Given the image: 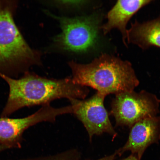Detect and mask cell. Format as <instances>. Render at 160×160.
<instances>
[{
  "label": "cell",
  "mask_w": 160,
  "mask_h": 160,
  "mask_svg": "<svg viewBox=\"0 0 160 160\" xmlns=\"http://www.w3.org/2000/svg\"><path fill=\"white\" fill-rule=\"evenodd\" d=\"M0 77L7 82L9 90L1 118H7L23 108L49 104L58 99H84L89 92L71 78L49 79L28 74L14 79L1 73Z\"/></svg>",
  "instance_id": "1"
},
{
  "label": "cell",
  "mask_w": 160,
  "mask_h": 160,
  "mask_svg": "<svg viewBox=\"0 0 160 160\" xmlns=\"http://www.w3.org/2000/svg\"><path fill=\"white\" fill-rule=\"evenodd\" d=\"M69 64L75 82L93 88L105 97L133 91L139 84L131 63L112 56L102 55L87 64Z\"/></svg>",
  "instance_id": "2"
},
{
  "label": "cell",
  "mask_w": 160,
  "mask_h": 160,
  "mask_svg": "<svg viewBox=\"0 0 160 160\" xmlns=\"http://www.w3.org/2000/svg\"><path fill=\"white\" fill-rule=\"evenodd\" d=\"M60 24L61 32L54 38L58 47L75 53L84 52L94 47L99 38L101 14L68 18L50 13Z\"/></svg>",
  "instance_id": "3"
},
{
  "label": "cell",
  "mask_w": 160,
  "mask_h": 160,
  "mask_svg": "<svg viewBox=\"0 0 160 160\" xmlns=\"http://www.w3.org/2000/svg\"><path fill=\"white\" fill-rule=\"evenodd\" d=\"M35 57L16 26L11 10L0 5V68L26 62Z\"/></svg>",
  "instance_id": "4"
},
{
  "label": "cell",
  "mask_w": 160,
  "mask_h": 160,
  "mask_svg": "<svg viewBox=\"0 0 160 160\" xmlns=\"http://www.w3.org/2000/svg\"><path fill=\"white\" fill-rule=\"evenodd\" d=\"M159 104L154 95L145 92H124L116 95L112 103L111 114L117 125L131 127L140 120L156 116Z\"/></svg>",
  "instance_id": "5"
},
{
  "label": "cell",
  "mask_w": 160,
  "mask_h": 160,
  "mask_svg": "<svg viewBox=\"0 0 160 160\" xmlns=\"http://www.w3.org/2000/svg\"><path fill=\"white\" fill-rule=\"evenodd\" d=\"M72 113L71 105L56 108L47 104L33 114L22 118H0V143L9 149L20 148L26 129L41 122H55L58 116Z\"/></svg>",
  "instance_id": "6"
},
{
  "label": "cell",
  "mask_w": 160,
  "mask_h": 160,
  "mask_svg": "<svg viewBox=\"0 0 160 160\" xmlns=\"http://www.w3.org/2000/svg\"><path fill=\"white\" fill-rule=\"evenodd\" d=\"M105 97L97 92L87 100H69L73 108V113L83 123L91 141L94 135L104 133L113 136V139L117 136L104 106Z\"/></svg>",
  "instance_id": "7"
},
{
  "label": "cell",
  "mask_w": 160,
  "mask_h": 160,
  "mask_svg": "<svg viewBox=\"0 0 160 160\" xmlns=\"http://www.w3.org/2000/svg\"><path fill=\"white\" fill-rule=\"evenodd\" d=\"M160 139V118L156 116L145 118L132 126L128 141L117 151L118 155L131 151L140 160L147 148Z\"/></svg>",
  "instance_id": "8"
},
{
  "label": "cell",
  "mask_w": 160,
  "mask_h": 160,
  "mask_svg": "<svg viewBox=\"0 0 160 160\" xmlns=\"http://www.w3.org/2000/svg\"><path fill=\"white\" fill-rule=\"evenodd\" d=\"M152 2L149 0L118 1L108 13L107 23L102 26L103 33L106 34L113 29H118L122 36L124 43L127 45L126 28L128 22L140 9Z\"/></svg>",
  "instance_id": "9"
},
{
  "label": "cell",
  "mask_w": 160,
  "mask_h": 160,
  "mask_svg": "<svg viewBox=\"0 0 160 160\" xmlns=\"http://www.w3.org/2000/svg\"><path fill=\"white\" fill-rule=\"evenodd\" d=\"M129 43L136 45L143 49L151 46L160 48V17L152 21L143 23L136 21L127 30Z\"/></svg>",
  "instance_id": "10"
},
{
  "label": "cell",
  "mask_w": 160,
  "mask_h": 160,
  "mask_svg": "<svg viewBox=\"0 0 160 160\" xmlns=\"http://www.w3.org/2000/svg\"><path fill=\"white\" fill-rule=\"evenodd\" d=\"M18 160H74L72 154L69 151L47 157L32 158Z\"/></svg>",
  "instance_id": "11"
},
{
  "label": "cell",
  "mask_w": 160,
  "mask_h": 160,
  "mask_svg": "<svg viewBox=\"0 0 160 160\" xmlns=\"http://www.w3.org/2000/svg\"><path fill=\"white\" fill-rule=\"evenodd\" d=\"M87 1H56L57 4L67 7L76 8L81 7L87 4Z\"/></svg>",
  "instance_id": "12"
},
{
  "label": "cell",
  "mask_w": 160,
  "mask_h": 160,
  "mask_svg": "<svg viewBox=\"0 0 160 160\" xmlns=\"http://www.w3.org/2000/svg\"><path fill=\"white\" fill-rule=\"evenodd\" d=\"M117 155H118V154L117 151L115 152L113 154L107 156V157H103L101 158L96 160H114L115 159Z\"/></svg>",
  "instance_id": "13"
},
{
  "label": "cell",
  "mask_w": 160,
  "mask_h": 160,
  "mask_svg": "<svg viewBox=\"0 0 160 160\" xmlns=\"http://www.w3.org/2000/svg\"><path fill=\"white\" fill-rule=\"evenodd\" d=\"M121 160H140L135 155L132 154L129 157Z\"/></svg>",
  "instance_id": "14"
},
{
  "label": "cell",
  "mask_w": 160,
  "mask_h": 160,
  "mask_svg": "<svg viewBox=\"0 0 160 160\" xmlns=\"http://www.w3.org/2000/svg\"><path fill=\"white\" fill-rule=\"evenodd\" d=\"M9 149V148L7 147V146L3 145L0 143V153L2 152L5 151V150Z\"/></svg>",
  "instance_id": "15"
}]
</instances>
